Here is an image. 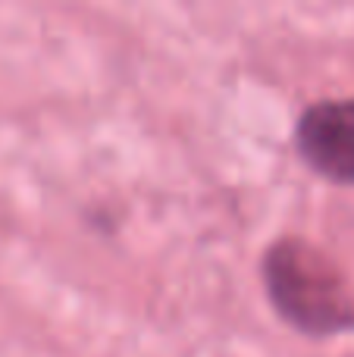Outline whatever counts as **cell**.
Here are the masks:
<instances>
[{
	"label": "cell",
	"mask_w": 354,
	"mask_h": 357,
	"mask_svg": "<svg viewBox=\"0 0 354 357\" xmlns=\"http://www.w3.org/2000/svg\"><path fill=\"white\" fill-rule=\"evenodd\" d=\"M298 148L326 178L354 182V100L314 104L298 123Z\"/></svg>",
	"instance_id": "2"
},
{
	"label": "cell",
	"mask_w": 354,
	"mask_h": 357,
	"mask_svg": "<svg viewBox=\"0 0 354 357\" xmlns=\"http://www.w3.org/2000/svg\"><path fill=\"white\" fill-rule=\"evenodd\" d=\"M263 279L279 314L305 333L354 329V291L336 264L307 241H276L263 260Z\"/></svg>",
	"instance_id": "1"
}]
</instances>
